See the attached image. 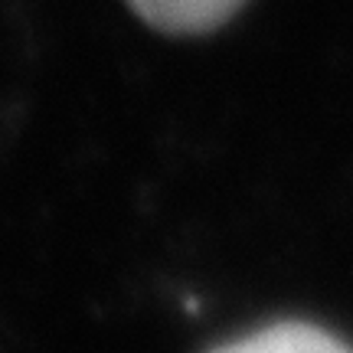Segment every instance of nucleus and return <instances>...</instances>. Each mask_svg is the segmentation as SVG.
Instances as JSON below:
<instances>
[{
	"mask_svg": "<svg viewBox=\"0 0 353 353\" xmlns=\"http://www.w3.org/2000/svg\"><path fill=\"white\" fill-rule=\"evenodd\" d=\"M144 23L161 33L193 37L223 26L245 0H128Z\"/></svg>",
	"mask_w": 353,
	"mask_h": 353,
	"instance_id": "1",
	"label": "nucleus"
},
{
	"mask_svg": "<svg viewBox=\"0 0 353 353\" xmlns=\"http://www.w3.org/2000/svg\"><path fill=\"white\" fill-rule=\"evenodd\" d=\"M210 353H353V347L314 324L281 321V324H268L255 334H245L239 341L223 343Z\"/></svg>",
	"mask_w": 353,
	"mask_h": 353,
	"instance_id": "2",
	"label": "nucleus"
}]
</instances>
